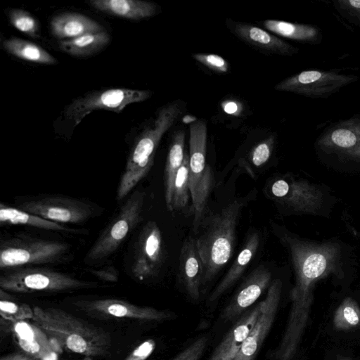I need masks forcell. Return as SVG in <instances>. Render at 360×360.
<instances>
[{"label":"cell","instance_id":"41","mask_svg":"<svg viewBox=\"0 0 360 360\" xmlns=\"http://www.w3.org/2000/svg\"><path fill=\"white\" fill-rule=\"evenodd\" d=\"M224 110L231 115H237L241 110L240 103L233 101H229L223 103L222 105Z\"/></svg>","mask_w":360,"mask_h":360},{"label":"cell","instance_id":"4","mask_svg":"<svg viewBox=\"0 0 360 360\" xmlns=\"http://www.w3.org/2000/svg\"><path fill=\"white\" fill-rule=\"evenodd\" d=\"M181 114V105L174 102L162 108L153 124L146 129L133 146L121 176L117 199L121 200L138 184L151 169L156 148L164 134Z\"/></svg>","mask_w":360,"mask_h":360},{"label":"cell","instance_id":"11","mask_svg":"<svg viewBox=\"0 0 360 360\" xmlns=\"http://www.w3.org/2000/svg\"><path fill=\"white\" fill-rule=\"evenodd\" d=\"M359 79L356 75L333 71L304 70L282 80L275 89L312 98H327Z\"/></svg>","mask_w":360,"mask_h":360},{"label":"cell","instance_id":"38","mask_svg":"<svg viewBox=\"0 0 360 360\" xmlns=\"http://www.w3.org/2000/svg\"><path fill=\"white\" fill-rule=\"evenodd\" d=\"M155 342L150 339L135 348L125 359V360H146L153 352Z\"/></svg>","mask_w":360,"mask_h":360},{"label":"cell","instance_id":"8","mask_svg":"<svg viewBox=\"0 0 360 360\" xmlns=\"http://www.w3.org/2000/svg\"><path fill=\"white\" fill-rule=\"evenodd\" d=\"M146 194L136 190L122 205L119 212L105 228L85 257L88 263L97 262L114 253L141 220Z\"/></svg>","mask_w":360,"mask_h":360},{"label":"cell","instance_id":"3","mask_svg":"<svg viewBox=\"0 0 360 360\" xmlns=\"http://www.w3.org/2000/svg\"><path fill=\"white\" fill-rule=\"evenodd\" d=\"M248 200V197H243L231 202L204 219L199 226L202 228L201 233L196 240L202 262V285L212 281L230 260L234 250L238 221Z\"/></svg>","mask_w":360,"mask_h":360},{"label":"cell","instance_id":"34","mask_svg":"<svg viewBox=\"0 0 360 360\" xmlns=\"http://www.w3.org/2000/svg\"><path fill=\"white\" fill-rule=\"evenodd\" d=\"M8 15L11 24L15 29L31 37H39V23L29 12L19 8H13L8 11Z\"/></svg>","mask_w":360,"mask_h":360},{"label":"cell","instance_id":"25","mask_svg":"<svg viewBox=\"0 0 360 360\" xmlns=\"http://www.w3.org/2000/svg\"><path fill=\"white\" fill-rule=\"evenodd\" d=\"M263 25L274 34L303 44L319 45L323 39L321 29L313 25L266 20L263 21Z\"/></svg>","mask_w":360,"mask_h":360},{"label":"cell","instance_id":"30","mask_svg":"<svg viewBox=\"0 0 360 360\" xmlns=\"http://www.w3.org/2000/svg\"><path fill=\"white\" fill-rule=\"evenodd\" d=\"M190 196L189 155L185 153L182 165L174 179L171 203L167 209L174 212L184 208L187 205Z\"/></svg>","mask_w":360,"mask_h":360},{"label":"cell","instance_id":"23","mask_svg":"<svg viewBox=\"0 0 360 360\" xmlns=\"http://www.w3.org/2000/svg\"><path fill=\"white\" fill-rule=\"evenodd\" d=\"M50 25L53 35L62 40L104 31L96 21L77 13H60L51 19Z\"/></svg>","mask_w":360,"mask_h":360},{"label":"cell","instance_id":"42","mask_svg":"<svg viewBox=\"0 0 360 360\" xmlns=\"http://www.w3.org/2000/svg\"><path fill=\"white\" fill-rule=\"evenodd\" d=\"M336 360H354L349 357L340 356Z\"/></svg>","mask_w":360,"mask_h":360},{"label":"cell","instance_id":"32","mask_svg":"<svg viewBox=\"0 0 360 360\" xmlns=\"http://www.w3.org/2000/svg\"><path fill=\"white\" fill-rule=\"evenodd\" d=\"M274 145V137L270 136L257 143L250 151L248 162L243 167L252 177H255V169H261L269 162L273 153Z\"/></svg>","mask_w":360,"mask_h":360},{"label":"cell","instance_id":"31","mask_svg":"<svg viewBox=\"0 0 360 360\" xmlns=\"http://www.w3.org/2000/svg\"><path fill=\"white\" fill-rule=\"evenodd\" d=\"M333 325L338 330H347L360 326V307L353 298L343 300L335 311Z\"/></svg>","mask_w":360,"mask_h":360},{"label":"cell","instance_id":"5","mask_svg":"<svg viewBox=\"0 0 360 360\" xmlns=\"http://www.w3.org/2000/svg\"><path fill=\"white\" fill-rule=\"evenodd\" d=\"M207 124L192 122L189 128V183L193 208L194 231L204 219L208 198L212 188V174L206 162Z\"/></svg>","mask_w":360,"mask_h":360},{"label":"cell","instance_id":"7","mask_svg":"<svg viewBox=\"0 0 360 360\" xmlns=\"http://www.w3.org/2000/svg\"><path fill=\"white\" fill-rule=\"evenodd\" d=\"M63 242L18 236L3 240L0 245V267L15 269L31 264L56 262L69 251Z\"/></svg>","mask_w":360,"mask_h":360},{"label":"cell","instance_id":"43","mask_svg":"<svg viewBox=\"0 0 360 360\" xmlns=\"http://www.w3.org/2000/svg\"><path fill=\"white\" fill-rule=\"evenodd\" d=\"M83 360H84V359H83Z\"/></svg>","mask_w":360,"mask_h":360},{"label":"cell","instance_id":"17","mask_svg":"<svg viewBox=\"0 0 360 360\" xmlns=\"http://www.w3.org/2000/svg\"><path fill=\"white\" fill-rule=\"evenodd\" d=\"M16 341L22 351L39 360H57L56 344L34 323L27 321H9Z\"/></svg>","mask_w":360,"mask_h":360},{"label":"cell","instance_id":"18","mask_svg":"<svg viewBox=\"0 0 360 360\" xmlns=\"http://www.w3.org/2000/svg\"><path fill=\"white\" fill-rule=\"evenodd\" d=\"M271 273L264 265L255 269L246 278L229 304L225 308L224 316L231 319L252 305L269 287Z\"/></svg>","mask_w":360,"mask_h":360},{"label":"cell","instance_id":"33","mask_svg":"<svg viewBox=\"0 0 360 360\" xmlns=\"http://www.w3.org/2000/svg\"><path fill=\"white\" fill-rule=\"evenodd\" d=\"M0 314L2 319L8 321L32 320L33 309L28 304L13 301L2 289L0 290Z\"/></svg>","mask_w":360,"mask_h":360},{"label":"cell","instance_id":"26","mask_svg":"<svg viewBox=\"0 0 360 360\" xmlns=\"http://www.w3.org/2000/svg\"><path fill=\"white\" fill-rule=\"evenodd\" d=\"M0 223L1 226L25 225L50 231H72L61 224L27 212L18 207H8L3 203L0 204Z\"/></svg>","mask_w":360,"mask_h":360},{"label":"cell","instance_id":"27","mask_svg":"<svg viewBox=\"0 0 360 360\" xmlns=\"http://www.w3.org/2000/svg\"><path fill=\"white\" fill-rule=\"evenodd\" d=\"M184 142L185 133L182 130H179L174 133L169 145L164 174L165 199L167 208L171 203L172 188L176 173L184 160Z\"/></svg>","mask_w":360,"mask_h":360},{"label":"cell","instance_id":"10","mask_svg":"<svg viewBox=\"0 0 360 360\" xmlns=\"http://www.w3.org/2000/svg\"><path fill=\"white\" fill-rule=\"evenodd\" d=\"M265 190L275 202L295 212L315 214L323 202V193L319 188L291 176L271 180Z\"/></svg>","mask_w":360,"mask_h":360},{"label":"cell","instance_id":"1","mask_svg":"<svg viewBox=\"0 0 360 360\" xmlns=\"http://www.w3.org/2000/svg\"><path fill=\"white\" fill-rule=\"evenodd\" d=\"M288 248L295 274V283L290 292L292 305L284 334L273 352L274 360H291L305 330L316 283L331 273H338L340 248L337 243H314L292 235L280 234Z\"/></svg>","mask_w":360,"mask_h":360},{"label":"cell","instance_id":"9","mask_svg":"<svg viewBox=\"0 0 360 360\" xmlns=\"http://www.w3.org/2000/svg\"><path fill=\"white\" fill-rule=\"evenodd\" d=\"M151 94L148 90L126 88L94 91L70 103L65 110V116L77 125L94 110H106L118 113L129 104L147 100Z\"/></svg>","mask_w":360,"mask_h":360},{"label":"cell","instance_id":"19","mask_svg":"<svg viewBox=\"0 0 360 360\" xmlns=\"http://www.w3.org/2000/svg\"><path fill=\"white\" fill-rule=\"evenodd\" d=\"M228 26L237 37L261 50L286 56L299 52L297 48L259 27L230 20Z\"/></svg>","mask_w":360,"mask_h":360},{"label":"cell","instance_id":"22","mask_svg":"<svg viewBox=\"0 0 360 360\" xmlns=\"http://www.w3.org/2000/svg\"><path fill=\"white\" fill-rule=\"evenodd\" d=\"M259 243L260 236L257 231H252L248 234L240 251L227 273L210 294V302L218 300L242 276L257 252Z\"/></svg>","mask_w":360,"mask_h":360},{"label":"cell","instance_id":"35","mask_svg":"<svg viewBox=\"0 0 360 360\" xmlns=\"http://www.w3.org/2000/svg\"><path fill=\"white\" fill-rule=\"evenodd\" d=\"M333 3L335 9L344 19L360 27V0H335Z\"/></svg>","mask_w":360,"mask_h":360},{"label":"cell","instance_id":"2","mask_svg":"<svg viewBox=\"0 0 360 360\" xmlns=\"http://www.w3.org/2000/svg\"><path fill=\"white\" fill-rule=\"evenodd\" d=\"M32 309V322L60 348L86 357L110 354V338L102 328L58 308Z\"/></svg>","mask_w":360,"mask_h":360},{"label":"cell","instance_id":"24","mask_svg":"<svg viewBox=\"0 0 360 360\" xmlns=\"http://www.w3.org/2000/svg\"><path fill=\"white\" fill-rule=\"evenodd\" d=\"M89 4L100 11L130 20L150 18L158 11L155 4L141 0H91Z\"/></svg>","mask_w":360,"mask_h":360},{"label":"cell","instance_id":"37","mask_svg":"<svg viewBox=\"0 0 360 360\" xmlns=\"http://www.w3.org/2000/svg\"><path fill=\"white\" fill-rule=\"evenodd\" d=\"M207 345V338L202 336L180 352L173 360H199Z\"/></svg>","mask_w":360,"mask_h":360},{"label":"cell","instance_id":"21","mask_svg":"<svg viewBox=\"0 0 360 360\" xmlns=\"http://www.w3.org/2000/svg\"><path fill=\"white\" fill-rule=\"evenodd\" d=\"M262 309V301L243 316L217 347L209 360H233L255 324Z\"/></svg>","mask_w":360,"mask_h":360},{"label":"cell","instance_id":"40","mask_svg":"<svg viewBox=\"0 0 360 360\" xmlns=\"http://www.w3.org/2000/svg\"><path fill=\"white\" fill-rule=\"evenodd\" d=\"M1 360H39L35 356L24 352L11 353L1 357Z\"/></svg>","mask_w":360,"mask_h":360},{"label":"cell","instance_id":"12","mask_svg":"<svg viewBox=\"0 0 360 360\" xmlns=\"http://www.w3.org/2000/svg\"><path fill=\"white\" fill-rule=\"evenodd\" d=\"M17 207L59 224L84 222L95 212L89 203L63 196L34 198L22 202Z\"/></svg>","mask_w":360,"mask_h":360},{"label":"cell","instance_id":"16","mask_svg":"<svg viewBox=\"0 0 360 360\" xmlns=\"http://www.w3.org/2000/svg\"><path fill=\"white\" fill-rule=\"evenodd\" d=\"M76 304L85 311L108 318L159 321L171 317L168 312L153 307L137 306L116 299L82 300L77 302Z\"/></svg>","mask_w":360,"mask_h":360},{"label":"cell","instance_id":"20","mask_svg":"<svg viewBox=\"0 0 360 360\" xmlns=\"http://www.w3.org/2000/svg\"><path fill=\"white\" fill-rule=\"evenodd\" d=\"M203 275L202 262L196 238H187L180 250L179 276L186 292L193 300L200 295Z\"/></svg>","mask_w":360,"mask_h":360},{"label":"cell","instance_id":"6","mask_svg":"<svg viewBox=\"0 0 360 360\" xmlns=\"http://www.w3.org/2000/svg\"><path fill=\"white\" fill-rule=\"evenodd\" d=\"M96 284L44 268H15L0 277L1 289L20 293L61 292L89 288L96 286Z\"/></svg>","mask_w":360,"mask_h":360},{"label":"cell","instance_id":"29","mask_svg":"<svg viewBox=\"0 0 360 360\" xmlns=\"http://www.w3.org/2000/svg\"><path fill=\"white\" fill-rule=\"evenodd\" d=\"M2 46L8 53L26 61L45 65L57 63V60L45 49L20 38L6 39Z\"/></svg>","mask_w":360,"mask_h":360},{"label":"cell","instance_id":"36","mask_svg":"<svg viewBox=\"0 0 360 360\" xmlns=\"http://www.w3.org/2000/svg\"><path fill=\"white\" fill-rule=\"evenodd\" d=\"M192 57L206 68L219 73H226L229 63L221 56L213 53H194Z\"/></svg>","mask_w":360,"mask_h":360},{"label":"cell","instance_id":"14","mask_svg":"<svg viewBox=\"0 0 360 360\" xmlns=\"http://www.w3.org/2000/svg\"><path fill=\"white\" fill-rule=\"evenodd\" d=\"M315 146L325 154L360 162V115L330 125L319 136Z\"/></svg>","mask_w":360,"mask_h":360},{"label":"cell","instance_id":"15","mask_svg":"<svg viewBox=\"0 0 360 360\" xmlns=\"http://www.w3.org/2000/svg\"><path fill=\"white\" fill-rule=\"evenodd\" d=\"M281 290V280L275 279L271 283L266 296L262 300L261 314L233 360L255 359L274 323L280 302Z\"/></svg>","mask_w":360,"mask_h":360},{"label":"cell","instance_id":"13","mask_svg":"<svg viewBox=\"0 0 360 360\" xmlns=\"http://www.w3.org/2000/svg\"><path fill=\"white\" fill-rule=\"evenodd\" d=\"M165 260L162 232L155 221H149L137 238L131 272L139 280L157 276Z\"/></svg>","mask_w":360,"mask_h":360},{"label":"cell","instance_id":"39","mask_svg":"<svg viewBox=\"0 0 360 360\" xmlns=\"http://www.w3.org/2000/svg\"><path fill=\"white\" fill-rule=\"evenodd\" d=\"M91 272L96 277L104 281L116 282L118 281L119 272L115 266L111 265L91 270Z\"/></svg>","mask_w":360,"mask_h":360},{"label":"cell","instance_id":"28","mask_svg":"<svg viewBox=\"0 0 360 360\" xmlns=\"http://www.w3.org/2000/svg\"><path fill=\"white\" fill-rule=\"evenodd\" d=\"M110 41V36L105 31L88 33L79 37L60 40V49L75 57H85L103 49Z\"/></svg>","mask_w":360,"mask_h":360}]
</instances>
